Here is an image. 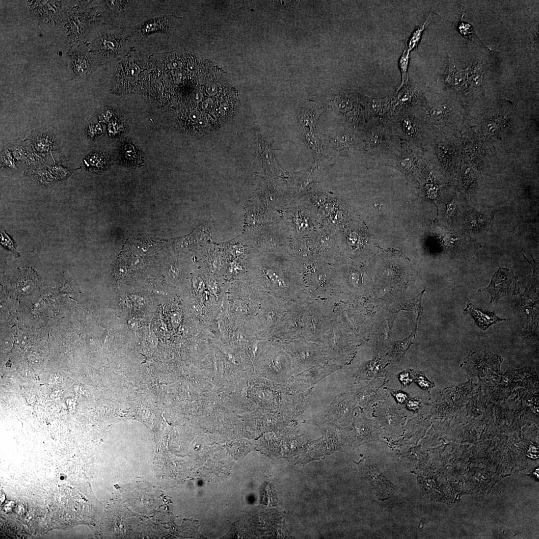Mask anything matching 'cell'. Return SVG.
<instances>
[{"label":"cell","instance_id":"obj_3","mask_svg":"<svg viewBox=\"0 0 539 539\" xmlns=\"http://www.w3.org/2000/svg\"><path fill=\"white\" fill-rule=\"evenodd\" d=\"M347 343L341 323L334 317L330 326L319 344L327 361L338 365L344 361Z\"/></svg>","mask_w":539,"mask_h":539},{"label":"cell","instance_id":"obj_2","mask_svg":"<svg viewBox=\"0 0 539 539\" xmlns=\"http://www.w3.org/2000/svg\"><path fill=\"white\" fill-rule=\"evenodd\" d=\"M356 464L362 477L376 493L379 500L389 499L397 492L398 487L383 475L376 460L371 458H364Z\"/></svg>","mask_w":539,"mask_h":539},{"label":"cell","instance_id":"obj_13","mask_svg":"<svg viewBox=\"0 0 539 539\" xmlns=\"http://www.w3.org/2000/svg\"><path fill=\"white\" fill-rule=\"evenodd\" d=\"M73 60V65L75 66V71L79 73L87 74L91 70L90 64L88 62L86 57L84 55H78Z\"/></svg>","mask_w":539,"mask_h":539},{"label":"cell","instance_id":"obj_14","mask_svg":"<svg viewBox=\"0 0 539 539\" xmlns=\"http://www.w3.org/2000/svg\"><path fill=\"white\" fill-rule=\"evenodd\" d=\"M416 382L423 388L426 389L430 392L431 389L434 386L433 382L429 381L424 374H416L414 373Z\"/></svg>","mask_w":539,"mask_h":539},{"label":"cell","instance_id":"obj_6","mask_svg":"<svg viewBox=\"0 0 539 539\" xmlns=\"http://www.w3.org/2000/svg\"><path fill=\"white\" fill-rule=\"evenodd\" d=\"M356 400L355 393L348 392L337 396L324 415L328 423L340 422L348 417L354 407Z\"/></svg>","mask_w":539,"mask_h":539},{"label":"cell","instance_id":"obj_1","mask_svg":"<svg viewBox=\"0 0 539 539\" xmlns=\"http://www.w3.org/2000/svg\"><path fill=\"white\" fill-rule=\"evenodd\" d=\"M285 350L291 357L293 375L317 366L331 364L327 361L319 344L303 338L287 342Z\"/></svg>","mask_w":539,"mask_h":539},{"label":"cell","instance_id":"obj_11","mask_svg":"<svg viewBox=\"0 0 539 539\" xmlns=\"http://www.w3.org/2000/svg\"><path fill=\"white\" fill-rule=\"evenodd\" d=\"M410 59V53L405 48L404 51L399 60V67L401 72L402 82L399 89L400 90L408 81L409 77L408 69Z\"/></svg>","mask_w":539,"mask_h":539},{"label":"cell","instance_id":"obj_20","mask_svg":"<svg viewBox=\"0 0 539 539\" xmlns=\"http://www.w3.org/2000/svg\"><path fill=\"white\" fill-rule=\"evenodd\" d=\"M394 395L395 396H396L398 401H399L400 403L404 402V401H405L407 398L405 394L401 392H394Z\"/></svg>","mask_w":539,"mask_h":539},{"label":"cell","instance_id":"obj_9","mask_svg":"<svg viewBox=\"0 0 539 539\" xmlns=\"http://www.w3.org/2000/svg\"><path fill=\"white\" fill-rule=\"evenodd\" d=\"M319 115L315 108H305L299 117V123L305 130L308 129L309 133L314 134Z\"/></svg>","mask_w":539,"mask_h":539},{"label":"cell","instance_id":"obj_12","mask_svg":"<svg viewBox=\"0 0 539 539\" xmlns=\"http://www.w3.org/2000/svg\"><path fill=\"white\" fill-rule=\"evenodd\" d=\"M465 72V71H461L455 69V67L451 65L447 71L445 80L447 83L452 85L460 84L461 83H462L461 81H462V79L464 78Z\"/></svg>","mask_w":539,"mask_h":539},{"label":"cell","instance_id":"obj_18","mask_svg":"<svg viewBox=\"0 0 539 539\" xmlns=\"http://www.w3.org/2000/svg\"><path fill=\"white\" fill-rule=\"evenodd\" d=\"M276 2L279 5V6H280V7L282 8L283 9L287 10L292 9L296 6V4L297 3V1H278Z\"/></svg>","mask_w":539,"mask_h":539},{"label":"cell","instance_id":"obj_4","mask_svg":"<svg viewBox=\"0 0 539 539\" xmlns=\"http://www.w3.org/2000/svg\"><path fill=\"white\" fill-rule=\"evenodd\" d=\"M340 369V365L327 364L293 375L288 381L289 391L291 395L304 393L324 377Z\"/></svg>","mask_w":539,"mask_h":539},{"label":"cell","instance_id":"obj_10","mask_svg":"<svg viewBox=\"0 0 539 539\" xmlns=\"http://www.w3.org/2000/svg\"><path fill=\"white\" fill-rule=\"evenodd\" d=\"M431 14V13L430 14L429 16L427 18L425 21H424L422 24L418 26L414 30V31L413 32L411 37L409 39L407 42V45L406 48L407 52L409 53L410 54V53L412 51L415 49L417 48L419 42H420L425 29L430 23Z\"/></svg>","mask_w":539,"mask_h":539},{"label":"cell","instance_id":"obj_16","mask_svg":"<svg viewBox=\"0 0 539 539\" xmlns=\"http://www.w3.org/2000/svg\"><path fill=\"white\" fill-rule=\"evenodd\" d=\"M471 71L470 79L471 81L475 85H480L482 83L483 72L481 66H477L472 69Z\"/></svg>","mask_w":539,"mask_h":539},{"label":"cell","instance_id":"obj_17","mask_svg":"<svg viewBox=\"0 0 539 539\" xmlns=\"http://www.w3.org/2000/svg\"><path fill=\"white\" fill-rule=\"evenodd\" d=\"M1 243L6 248H8L14 253H17L14 243L12 240L5 232L1 233Z\"/></svg>","mask_w":539,"mask_h":539},{"label":"cell","instance_id":"obj_8","mask_svg":"<svg viewBox=\"0 0 539 539\" xmlns=\"http://www.w3.org/2000/svg\"><path fill=\"white\" fill-rule=\"evenodd\" d=\"M310 393L291 395L289 399V415L290 417H296L300 415L305 410L309 400Z\"/></svg>","mask_w":539,"mask_h":539},{"label":"cell","instance_id":"obj_5","mask_svg":"<svg viewBox=\"0 0 539 539\" xmlns=\"http://www.w3.org/2000/svg\"><path fill=\"white\" fill-rule=\"evenodd\" d=\"M518 277L510 270L500 268L493 276L490 285L479 292L488 293L491 296L490 303L497 302L503 297L518 294Z\"/></svg>","mask_w":539,"mask_h":539},{"label":"cell","instance_id":"obj_19","mask_svg":"<svg viewBox=\"0 0 539 539\" xmlns=\"http://www.w3.org/2000/svg\"><path fill=\"white\" fill-rule=\"evenodd\" d=\"M409 376V372H408V371H405V372H404L403 373L400 374V379L403 382V383L405 385H406V384H409L411 380V379Z\"/></svg>","mask_w":539,"mask_h":539},{"label":"cell","instance_id":"obj_7","mask_svg":"<svg viewBox=\"0 0 539 539\" xmlns=\"http://www.w3.org/2000/svg\"><path fill=\"white\" fill-rule=\"evenodd\" d=\"M463 313L470 315L474 320L475 324L484 331H486L494 324L506 320L498 317L494 312H490L475 308L470 302L468 303L466 308L463 310Z\"/></svg>","mask_w":539,"mask_h":539},{"label":"cell","instance_id":"obj_15","mask_svg":"<svg viewBox=\"0 0 539 539\" xmlns=\"http://www.w3.org/2000/svg\"><path fill=\"white\" fill-rule=\"evenodd\" d=\"M458 29L460 33L466 39L471 40L473 36L478 38L473 31L472 27L469 24L461 23L459 25Z\"/></svg>","mask_w":539,"mask_h":539}]
</instances>
